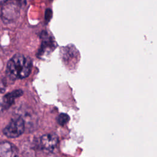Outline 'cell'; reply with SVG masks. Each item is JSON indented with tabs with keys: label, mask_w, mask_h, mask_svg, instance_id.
<instances>
[{
	"label": "cell",
	"mask_w": 157,
	"mask_h": 157,
	"mask_svg": "<svg viewBox=\"0 0 157 157\" xmlns=\"http://www.w3.org/2000/svg\"><path fill=\"white\" fill-rule=\"evenodd\" d=\"M1 17L4 23H10L18 18L21 6L17 0H0Z\"/></svg>",
	"instance_id": "cell-2"
},
{
	"label": "cell",
	"mask_w": 157,
	"mask_h": 157,
	"mask_svg": "<svg viewBox=\"0 0 157 157\" xmlns=\"http://www.w3.org/2000/svg\"><path fill=\"white\" fill-rule=\"evenodd\" d=\"M58 142V136L54 133L44 134L40 139V145L42 149L47 151L53 150Z\"/></svg>",
	"instance_id": "cell-4"
},
{
	"label": "cell",
	"mask_w": 157,
	"mask_h": 157,
	"mask_svg": "<svg viewBox=\"0 0 157 157\" xmlns=\"http://www.w3.org/2000/svg\"><path fill=\"white\" fill-rule=\"evenodd\" d=\"M21 5H25L26 3V0H17Z\"/></svg>",
	"instance_id": "cell-9"
},
{
	"label": "cell",
	"mask_w": 157,
	"mask_h": 157,
	"mask_svg": "<svg viewBox=\"0 0 157 157\" xmlns=\"http://www.w3.org/2000/svg\"><path fill=\"white\" fill-rule=\"evenodd\" d=\"M0 155L2 157H12L18 156V150L9 142H2L0 145Z\"/></svg>",
	"instance_id": "cell-6"
},
{
	"label": "cell",
	"mask_w": 157,
	"mask_h": 157,
	"mask_svg": "<svg viewBox=\"0 0 157 157\" xmlns=\"http://www.w3.org/2000/svg\"><path fill=\"white\" fill-rule=\"evenodd\" d=\"M32 69L31 59L22 54H16L7 63L6 74L12 79L27 77Z\"/></svg>",
	"instance_id": "cell-1"
},
{
	"label": "cell",
	"mask_w": 157,
	"mask_h": 157,
	"mask_svg": "<svg viewBox=\"0 0 157 157\" xmlns=\"http://www.w3.org/2000/svg\"><path fill=\"white\" fill-rule=\"evenodd\" d=\"M22 94L23 91L21 90H17L4 95L1 101V109L5 110L9 108L13 104L15 99L21 96Z\"/></svg>",
	"instance_id": "cell-5"
},
{
	"label": "cell",
	"mask_w": 157,
	"mask_h": 157,
	"mask_svg": "<svg viewBox=\"0 0 157 157\" xmlns=\"http://www.w3.org/2000/svg\"><path fill=\"white\" fill-rule=\"evenodd\" d=\"M52 10L50 9H47L45 12V20L46 21H49L52 17Z\"/></svg>",
	"instance_id": "cell-8"
},
{
	"label": "cell",
	"mask_w": 157,
	"mask_h": 157,
	"mask_svg": "<svg viewBox=\"0 0 157 157\" xmlns=\"http://www.w3.org/2000/svg\"><path fill=\"white\" fill-rule=\"evenodd\" d=\"M56 120H57V122L59 124H60L61 126H63L69 121V117L67 114L62 113H60L58 116V117L56 118Z\"/></svg>",
	"instance_id": "cell-7"
},
{
	"label": "cell",
	"mask_w": 157,
	"mask_h": 157,
	"mask_svg": "<svg viewBox=\"0 0 157 157\" xmlns=\"http://www.w3.org/2000/svg\"><path fill=\"white\" fill-rule=\"evenodd\" d=\"M25 130V123L20 118H12L4 128L3 133L9 138H15L23 134Z\"/></svg>",
	"instance_id": "cell-3"
}]
</instances>
